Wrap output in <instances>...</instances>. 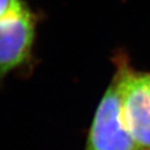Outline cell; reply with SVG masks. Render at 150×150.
Segmentation results:
<instances>
[{
    "instance_id": "3",
    "label": "cell",
    "mask_w": 150,
    "mask_h": 150,
    "mask_svg": "<svg viewBox=\"0 0 150 150\" xmlns=\"http://www.w3.org/2000/svg\"><path fill=\"white\" fill-rule=\"evenodd\" d=\"M84 150H140L126 126L121 89L115 75L96 108Z\"/></svg>"
},
{
    "instance_id": "1",
    "label": "cell",
    "mask_w": 150,
    "mask_h": 150,
    "mask_svg": "<svg viewBox=\"0 0 150 150\" xmlns=\"http://www.w3.org/2000/svg\"><path fill=\"white\" fill-rule=\"evenodd\" d=\"M46 15L29 0H19L0 19V92L5 79L14 75L28 79L41 63L38 56L39 29Z\"/></svg>"
},
{
    "instance_id": "2",
    "label": "cell",
    "mask_w": 150,
    "mask_h": 150,
    "mask_svg": "<svg viewBox=\"0 0 150 150\" xmlns=\"http://www.w3.org/2000/svg\"><path fill=\"white\" fill-rule=\"evenodd\" d=\"M112 59L129 134L139 149L150 150V72L136 70L122 51Z\"/></svg>"
},
{
    "instance_id": "4",
    "label": "cell",
    "mask_w": 150,
    "mask_h": 150,
    "mask_svg": "<svg viewBox=\"0 0 150 150\" xmlns=\"http://www.w3.org/2000/svg\"><path fill=\"white\" fill-rule=\"evenodd\" d=\"M19 0H0V19L14 8Z\"/></svg>"
}]
</instances>
